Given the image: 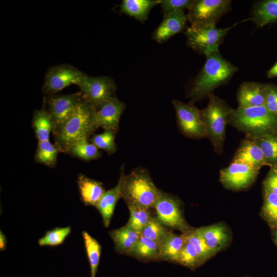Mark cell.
I'll return each mask as SVG.
<instances>
[{"mask_svg": "<svg viewBox=\"0 0 277 277\" xmlns=\"http://www.w3.org/2000/svg\"><path fill=\"white\" fill-rule=\"evenodd\" d=\"M209 247L215 253L221 250L228 242L229 234L225 227L216 224L197 228Z\"/></svg>", "mask_w": 277, "mask_h": 277, "instance_id": "22", "label": "cell"}, {"mask_svg": "<svg viewBox=\"0 0 277 277\" xmlns=\"http://www.w3.org/2000/svg\"><path fill=\"white\" fill-rule=\"evenodd\" d=\"M71 232L70 226L56 227L47 231L38 240V244L40 246L54 247L60 245L64 243Z\"/></svg>", "mask_w": 277, "mask_h": 277, "instance_id": "33", "label": "cell"}, {"mask_svg": "<svg viewBox=\"0 0 277 277\" xmlns=\"http://www.w3.org/2000/svg\"><path fill=\"white\" fill-rule=\"evenodd\" d=\"M169 232L159 221L156 217L152 216L142 231L141 235L160 244Z\"/></svg>", "mask_w": 277, "mask_h": 277, "instance_id": "35", "label": "cell"}, {"mask_svg": "<svg viewBox=\"0 0 277 277\" xmlns=\"http://www.w3.org/2000/svg\"><path fill=\"white\" fill-rule=\"evenodd\" d=\"M124 166L121 167L120 177L116 186L105 192L95 207L100 213L104 225L108 227L113 216L116 204L122 197L123 179L125 175Z\"/></svg>", "mask_w": 277, "mask_h": 277, "instance_id": "17", "label": "cell"}, {"mask_svg": "<svg viewBox=\"0 0 277 277\" xmlns=\"http://www.w3.org/2000/svg\"><path fill=\"white\" fill-rule=\"evenodd\" d=\"M96 109L83 97L73 112L55 135L56 145L60 150L67 152L73 143L87 138L97 129L95 124Z\"/></svg>", "mask_w": 277, "mask_h": 277, "instance_id": "2", "label": "cell"}, {"mask_svg": "<svg viewBox=\"0 0 277 277\" xmlns=\"http://www.w3.org/2000/svg\"><path fill=\"white\" fill-rule=\"evenodd\" d=\"M127 206L130 212V218L127 223L141 234L152 216L148 209L130 204H128Z\"/></svg>", "mask_w": 277, "mask_h": 277, "instance_id": "32", "label": "cell"}, {"mask_svg": "<svg viewBox=\"0 0 277 277\" xmlns=\"http://www.w3.org/2000/svg\"><path fill=\"white\" fill-rule=\"evenodd\" d=\"M228 124L249 137L274 134L277 132V117L265 105L231 109Z\"/></svg>", "mask_w": 277, "mask_h": 277, "instance_id": "3", "label": "cell"}, {"mask_svg": "<svg viewBox=\"0 0 277 277\" xmlns=\"http://www.w3.org/2000/svg\"><path fill=\"white\" fill-rule=\"evenodd\" d=\"M116 132L113 130H105L103 132L94 134L91 141L98 149L112 154L116 150L115 136Z\"/></svg>", "mask_w": 277, "mask_h": 277, "instance_id": "34", "label": "cell"}, {"mask_svg": "<svg viewBox=\"0 0 277 277\" xmlns=\"http://www.w3.org/2000/svg\"><path fill=\"white\" fill-rule=\"evenodd\" d=\"M252 138L260 148L267 164H277V136L268 134Z\"/></svg>", "mask_w": 277, "mask_h": 277, "instance_id": "30", "label": "cell"}, {"mask_svg": "<svg viewBox=\"0 0 277 277\" xmlns=\"http://www.w3.org/2000/svg\"><path fill=\"white\" fill-rule=\"evenodd\" d=\"M193 1L192 0H161L160 5L165 16L175 11L188 10Z\"/></svg>", "mask_w": 277, "mask_h": 277, "instance_id": "37", "label": "cell"}, {"mask_svg": "<svg viewBox=\"0 0 277 277\" xmlns=\"http://www.w3.org/2000/svg\"><path fill=\"white\" fill-rule=\"evenodd\" d=\"M266 97V84L254 82H243L237 92L239 107L241 108L264 106Z\"/></svg>", "mask_w": 277, "mask_h": 277, "instance_id": "16", "label": "cell"}, {"mask_svg": "<svg viewBox=\"0 0 277 277\" xmlns=\"http://www.w3.org/2000/svg\"><path fill=\"white\" fill-rule=\"evenodd\" d=\"M77 183L81 201L85 205L95 207L106 191L103 184L82 174H79Z\"/></svg>", "mask_w": 277, "mask_h": 277, "instance_id": "19", "label": "cell"}, {"mask_svg": "<svg viewBox=\"0 0 277 277\" xmlns=\"http://www.w3.org/2000/svg\"><path fill=\"white\" fill-rule=\"evenodd\" d=\"M161 192L145 169L137 168L124 175L122 197L127 205L153 208Z\"/></svg>", "mask_w": 277, "mask_h": 277, "instance_id": "4", "label": "cell"}, {"mask_svg": "<svg viewBox=\"0 0 277 277\" xmlns=\"http://www.w3.org/2000/svg\"><path fill=\"white\" fill-rule=\"evenodd\" d=\"M85 74L76 67L68 64L51 66L45 75L43 92L47 95L56 94L72 84L75 85Z\"/></svg>", "mask_w": 277, "mask_h": 277, "instance_id": "10", "label": "cell"}, {"mask_svg": "<svg viewBox=\"0 0 277 277\" xmlns=\"http://www.w3.org/2000/svg\"><path fill=\"white\" fill-rule=\"evenodd\" d=\"M238 24L235 23L226 28H218L213 24H192L184 33L187 45L194 51L206 57L219 51V46L225 36Z\"/></svg>", "mask_w": 277, "mask_h": 277, "instance_id": "6", "label": "cell"}, {"mask_svg": "<svg viewBox=\"0 0 277 277\" xmlns=\"http://www.w3.org/2000/svg\"><path fill=\"white\" fill-rule=\"evenodd\" d=\"M126 108V104L115 96L110 98L96 109L95 124L97 128L111 130L117 132L120 118Z\"/></svg>", "mask_w": 277, "mask_h": 277, "instance_id": "14", "label": "cell"}, {"mask_svg": "<svg viewBox=\"0 0 277 277\" xmlns=\"http://www.w3.org/2000/svg\"><path fill=\"white\" fill-rule=\"evenodd\" d=\"M160 3L161 0H123L120 10L143 22L147 19L151 9Z\"/></svg>", "mask_w": 277, "mask_h": 277, "instance_id": "23", "label": "cell"}, {"mask_svg": "<svg viewBox=\"0 0 277 277\" xmlns=\"http://www.w3.org/2000/svg\"><path fill=\"white\" fill-rule=\"evenodd\" d=\"M185 242L183 234L179 235L169 231L160 244L159 259L177 262Z\"/></svg>", "mask_w": 277, "mask_h": 277, "instance_id": "25", "label": "cell"}, {"mask_svg": "<svg viewBox=\"0 0 277 277\" xmlns=\"http://www.w3.org/2000/svg\"><path fill=\"white\" fill-rule=\"evenodd\" d=\"M206 108L200 110L201 117L206 129L208 137L217 154H221L226 135L228 117L232 109L226 102L211 93L208 96Z\"/></svg>", "mask_w": 277, "mask_h": 277, "instance_id": "5", "label": "cell"}, {"mask_svg": "<svg viewBox=\"0 0 277 277\" xmlns=\"http://www.w3.org/2000/svg\"><path fill=\"white\" fill-rule=\"evenodd\" d=\"M231 1L194 0L188 9L187 19L191 24H215L231 10Z\"/></svg>", "mask_w": 277, "mask_h": 277, "instance_id": "9", "label": "cell"}, {"mask_svg": "<svg viewBox=\"0 0 277 277\" xmlns=\"http://www.w3.org/2000/svg\"><path fill=\"white\" fill-rule=\"evenodd\" d=\"M180 130L186 136L195 139L207 137L206 127L202 120L200 110L192 103L172 101Z\"/></svg>", "mask_w": 277, "mask_h": 277, "instance_id": "8", "label": "cell"}, {"mask_svg": "<svg viewBox=\"0 0 277 277\" xmlns=\"http://www.w3.org/2000/svg\"><path fill=\"white\" fill-rule=\"evenodd\" d=\"M32 125L38 143L49 140L50 134L54 130V124L45 105L34 111Z\"/></svg>", "mask_w": 277, "mask_h": 277, "instance_id": "24", "label": "cell"}, {"mask_svg": "<svg viewBox=\"0 0 277 277\" xmlns=\"http://www.w3.org/2000/svg\"><path fill=\"white\" fill-rule=\"evenodd\" d=\"M233 161L246 164L259 170L262 166L267 164L260 148L249 137L242 142Z\"/></svg>", "mask_w": 277, "mask_h": 277, "instance_id": "18", "label": "cell"}, {"mask_svg": "<svg viewBox=\"0 0 277 277\" xmlns=\"http://www.w3.org/2000/svg\"><path fill=\"white\" fill-rule=\"evenodd\" d=\"M67 152L84 161H89L97 159L101 156L99 149L87 138H84L71 144Z\"/></svg>", "mask_w": 277, "mask_h": 277, "instance_id": "27", "label": "cell"}, {"mask_svg": "<svg viewBox=\"0 0 277 277\" xmlns=\"http://www.w3.org/2000/svg\"><path fill=\"white\" fill-rule=\"evenodd\" d=\"M185 240L194 247L201 264L204 263L215 253L207 245L206 241L197 229H190L183 234Z\"/></svg>", "mask_w": 277, "mask_h": 277, "instance_id": "29", "label": "cell"}, {"mask_svg": "<svg viewBox=\"0 0 277 277\" xmlns=\"http://www.w3.org/2000/svg\"><path fill=\"white\" fill-rule=\"evenodd\" d=\"M7 238L5 235L0 231V250L3 251L6 249L7 247Z\"/></svg>", "mask_w": 277, "mask_h": 277, "instance_id": "41", "label": "cell"}, {"mask_svg": "<svg viewBox=\"0 0 277 277\" xmlns=\"http://www.w3.org/2000/svg\"><path fill=\"white\" fill-rule=\"evenodd\" d=\"M259 170L246 164L233 161L227 167L220 171V179L226 188L240 190L251 185Z\"/></svg>", "mask_w": 277, "mask_h": 277, "instance_id": "13", "label": "cell"}, {"mask_svg": "<svg viewBox=\"0 0 277 277\" xmlns=\"http://www.w3.org/2000/svg\"><path fill=\"white\" fill-rule=\"evenodd\" d=\"M82 236L90 266L91 277H95L101 258L102 247L98 241L87 231H83Z\"/></svg>", "mask_w": 277, "mask_h": 277, "instance_id": "28", "label": "cell"}, {"mask_svg": "<svg viewBox=\"0 0 277 277\" xmlns=\"http://www.w3.org/2000/svg\"><path fill=\"white\" fill-rule=\"evenodd\" d=\"M75 85L80 88L82 97L96 109L114 97L116 90L114 80L105 75L92 76L86 74Z\"/></svg>", "mask_w": 277, "mask_h": 277, "instance_id": "7", "label": "cell"}, {"mask_svg": "<svg viewBox=\"0 0 277 277\" xmlns=\"http://www.w3.org/2000/svg\"><path fill=\"white\" fill-rule=\"evenodd\" d=\"M268 78L277 77V62L267 72Z\"/></svg>", "mask_w": 277, "mask_h": 277, "instance_id": "42", "label": "cell"}, {"mask_svg": "<svg viewBox=\"0 0 277 277\" xmlns=\"http://www.w3.org/2000/svg\"><path fill=\"white\" fill-rule=\"evenodd\" d=\"M276 241H277V233H276Z\"/></svg>", "mask_w": 277, "mask_h": 277, "instance_id": "43", "label": "cell"}, {"mask_svg": "<svg viewBox=\"0 0 277 277\" xmlns=\"http://www.w3.org/2000/svg\"><path fill=\"white\" fill-rule=\"evenodd\" d=\"M238 68L225 59L219 51L206 56V62L194 79L188 96L193 104L212 93L217 87L227 84Z\"/></svg>", "mask_w": 277, "mask_h": 277, "instance_id": "1", "label": "cell"}, {"mask_svg": "<svg viewBox=\"0 0 277 277\" xmlns=\"http://www.w3.org/2000/svg\"><path fill=\"white\" fill-rule=\"evenodd\" d=\"M265 191L277 194V171H271L268 174L264 182Z\"/></svg>", "mask_w": 277, "mask_h": 277, "instance_id": "40", "label": "cell"}, {"mask_svg": "<svg viewBox=\"0 0 277 277\" xmlns=\"http://www.w3.org/2000/svg\"><path fill=\"white\" fill-rule=\"evenodd\" d=\"M250 20L259 27L276 22L277 0L257 2L253 7Z\"/></svg>", "mask_w": 277, "mask_h": 277, "instance_id": "20", "label": "cell"}, {"mask_svg": "<svg viewBox=\"0 0 277 277\" xmlns=\"http://www.w3.org/2000/svg\"><path fill=\"white\" fill-rule=\"evenodd\" d=\"M160 244L141 235L128 254L141 260L159 259Z\"/></svg>", "mask_w": 277, "mask_h": 277, "instance_id": "26", "label": "cell"}, {"mask_svg": "<svg viewBox=\"0 0 277 277\" xmlns=\"http://www.w3.org/2000/svg\"><path fill=\"white\" fill-rule=\"evenodd\" d=\"M266 97L265 106L267 109L277 117V86L266 84Z\"/></svg>", "mask_w": 277, "mask_h": 277, "instance_id": "39", "label": "cell"}, {"mask_svg": "<svg viewBox=\"0 0 277 277\" xmlns=\"http://www.w3.org/2000/svg\"><path fill=\"white\" fill-rule=\"evenodd\" d=\"M59 149L49 141L38 143L35 154V161L50 167L56 164Z\"/></svg>", "mask_w": 277, "mask_h": 277, "instance_id": "31", "label": "cell"}, {"mask_svg": "<svg viewBox=\"0 0 277 277\" xmlns=\"http://www.w3.org/2000/svg\"><path fill=\"white\" fill-rule=\"evenodd\" d=\"M81 92L68 94L47 95L46 102L54 124L53 133L56 134L70 117L82 99Z\"/></svg>", "mask_w": 277, "mask_h": 277, "instance_id": "11", "label": "cell"}, {"mask_svg": "<svg viewBox=\"0 0 277 277\" xmlns=\"http://www.w3.org/2000/svg\"><path fill=\"white\" fill-rule=\"evenodd\" d=\"M187 19L184 11H177L168 14L164 16L161 23L153 32V39L159 43L166 42L184 29Z\"/></svg>", "mask_w": 277, "mask_h": 277, "instance_id": "15", "label": "cell"}, {"mask_svg": "<svg viewBox=\"0 0 277 277\" xmlns=\"http://www.w3.org/2000/svg\"><path fill=\"white\" fill-rule=\"evenodd\" d=\"M153 208L156 218L163 226L183 233L190 230L183 217L179 201L174 196L162 191Z\"/></svg>", "mask_w": 277, "mask_h": 277, "instance_id": "12", "label": "cell"}, {"mask_svg": "<svg viewBox=\"0 0 277 277\" xmlns=\"http://www.w3.org/2000/svg\"><path fill=\"white\" fill-rule=\"evenodd\" d=\"M177 263L191 268L201 264L194 247L186 240L180 253Z\"/></svg>", "mask_w": 277, "mask_h": 277, "instance_id": "36", "label": "cell"}, {"mask_svg": "<svg viewBox=\"0 0 277 277\" xmlns=\"http://www.w3.org/2000/svg\"><path fill=\"white\" fill-rule=\"evenodd\" d=\"M266 216L270 221H277V194L265 191L263 208Z\"/></svg>", "mask_w": 277, "mask_h": 277, "instance_id": "38", "label": "cell"}, {"mask_svg": "<svg viewBox=\"0 0 277 277\" xmlns=\"http://www.w3.org/2000/svg\"><path fill=\"white\" fill-rule=\"evenodd\" d=\"M109 235L113 241L115 250L117 252L128 254L139 239L141 234L127 223L121 228L111 230Z\"/></svg>", "mask_w": 277, "mask_h": 277, "instance_id": "21", "label": "cell"}]
</instances>
